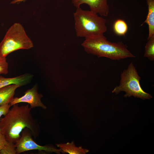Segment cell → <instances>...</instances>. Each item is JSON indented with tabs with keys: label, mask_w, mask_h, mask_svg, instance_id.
I'll return each instance as SVG.
<instances>
[{
	"label": "cell",
	"mask_w": 154,
	"mask_h": 154,
	"mask_svg": "<svg viewBox=\"0 0 154 154\" xmlns=\"http://www.w3.org/2000/svg\"><path fill=\"white\" fill-rule=\"evenodd\" d=\"M12 106L7 114L0 119V129L7 141L15 143L26 128L31 132L35 139L38 135L40 128L38 121L32 116L28 105Z\"/></svg>",
	"instance_id": "1"
},
{
	"label": "cell",
	"mask_w": 154,
	"mask_h": 154,
	"mask_svg": "<svg viewBox=\"0 0 154 154\" xmlns=\"http://www.w3.org/2000/svg\"><path fill=\"white\" fill-rule=\"evenodd\" d=\"M81 45L88 53L99 57L119 60L135 57L123 42H111L104 34L85 38Z\"/></svg>",
	"instance_id": "2"
},
{
	"label": "cell",
	"mask_w": 154,
	"mask_h": 154,
	"mask_svg": "<svg viewBox=\"0 0 154 154\" xmlns=\"http://www.w3.org/2000/svg\"><path fill=\"white\" fill-rule=\"evenodd\" d=\"M74 27L78 37L85 38L104 34L107 30L104 18L90 11L76 8L74 13Z\"/></svg>",
	"instance_id": "3"
},
{
	"label": "cell",
	"mask_w": 154,
	"mask_h": 154,
	"mask_svg": "<svg viewBox=\"0 0 154 154\" xmlns=\"http://www.w3.org/2000/svg\"><path fill=\"white\" fill-rule=\"evenodd\" d=\"M33 43L22 25L16 23L9 29L0 43V56L6 58L10 53L19 49H29Z\"/></svg>",
	"instance_id": "4"
},
{
	"label": "cell",
	"mask_w": 154,
	"mask_h": 154,
	"mask_svg": "<svg viewBox=\"0 0 154 154\" xmlns=\"http://www.w3.org/2000/svg\"><path fill=\"white\" fill-rule=\"evenodd\" d=\"M141 79L135 67L131 62L127 68L121 72L119 84L114 88L112 92L117 94L121 92H125V97L133 96L143 100L152 98L150 94L142 89L140 83Z\"/></svg>",
	"instance_id": "5"
},
{
	"label": "cell",
	"mask_w": 154,
	"mask_h": 154,
	"mask_svg": "<svg viewBox=\"0 0 154 154\" xmlns=\"http://www.w3.org/2000/svg\"><path fill=\"white\" fill-rule=\"evenodd\" d=\"M32 134L28 128L24 129L21 133L19 139L15 143L17 154L32 150L44 151L49 153L60 154L61 150L48 146L40 145L36 143L32 137Z\"/></svg>",
	"instance_id": "6"
},
{
	"label": "cell",
	"mask_w": 154,
	"mask_h": 154,
	"mask_svg": "<svg viewBox=\"0 0 154 154\" xmlns=\"http://www.w3.org/2000/svg\"><path fill=\"white\" fill-rule=\"evenodd\" d=\"M42 97V94L38 93L37 86L35 85L25 92L24 95L22 96L14 98L9 104L12 106L15 104L21 102L27 103L30 105V108L31 109L40 107L45 109L46 107L41 101Z\"/></svg>",
	"instance_id": "7"
},
{
	"label": "cell",
	"mask_w": 154,
	"mask_h": 154,
	"mask_svg": "<svg viewBox=\"0 0 154 154\" xmlns=\"http://www.w3.org/2000/svg\"><path fill=\"white\" fill-rule=\"evenodd\" d=\"M108 0H72V2L76 8L81 4L88 5L90 11L99 15L101 16H107L109 12Z\"/></svg>",
	"instance_id": "8"
},
{
	"label": "cell",
	"mask_w": 154,
	"mask_h": 154,
	"mask_svg": "<svg viewBox=\"0 0 154 154\" xmlns=\"http://www.w3.org/2000/svg\"><path fill=\"white\" fill-rule=\"evenodd\" d=\"M33 75L29 73H26L20 76L11 78H6L0 76V88L12 84L19 85L21 86L29 83Z\"/></svg>",
	"instance_id": "9"
},
{
	"label": "cell",
	"mask_w": 154,
	"mask_h": 154,
	"mask_svg": "<svg viewBox=\"0 0 154 154\" xmlns=\"http://www.w3.org/2000/svg\"><path fill=\"white\" fill-rule=\"evenodd\" d=\"M21 87L19 85L12 84L0 88V106L9 104L14 98L16 89Z\"/></svg>",
	"instance_id": "10"
},
{
	"label": "cell",
	"mask_w": 154,
	"mask_h": 154,
	"mask_svg": "<svg viewBox=\"0 0 154 154\" xmlns=\"http://www.w3.org/2000/svg\"><path fill=\"white\" fill-rule=\"evenodd\" d=\"M56 145L61 150L62 153H67L70 154H85L89 150L83 148L81 146L76 147L74 141L66 143L56 144Z\"/></svg>",
	"instance_id": "11"
},
{
	"label": "cell",
	"mask_w": 154,
	"mask_h": 154,
	"mask_svg": "<svg viewBox=\"0 0 154 154\" xmlns=\"http://www.w3.org/2000/svg\"><path fill=\"white\" fill-rule=\"evenodd\" d=\"M148 6V14L144 23H147L148 26L149 34L147 39L154 35V0H146Z\"/></svg>",
	"instance_id": "12"
},
{
	"label": "cell",
	"mask_w": 154,
	"mask_h": 154,
	"mask_svg": "<svg viewBox=\"0 0 154 154\" xmlns=\"http://www.w3.org/2000/svg\"><path fill=\"white\" fill-rule=\"evenodd\" d=\"M115 33L117 35L124 36L128 30L126 23L121 19H118L114 22L113 26Z\"/></svg>",
	"instance_id": "13"
},
{
	"label": "cell",
	"mask_w": 154,
	"mask_h": 154,
	"mask_svg": "<svg viewBox=\"0 0 154 154\" xmlns=\"http://www.w3.org/2000/svg\"><path fill=\"white\" fill-rule=\"evenodd\" d=\"M148 41L145 46L144 57L150 60L154 61V35L147 39Z\"/></svg>",
	"instance_id": "14"
},
{
	"label": "cell",
	"mask_w": 154,
	"mask_h": 154,
	"mask_svg": "<svg viewBox=\"0 0 154 154\" xmlns=\"http://www.w3.org/2000/svg\"><path fill=\"white\" fill-rule=\"evenodd\" d=\"M15 143L7 141V144L0 151V154H16Z\"/></svg>",
	"instance_id": "15"
},
{
	"label": "cell",
	"mask_w": 154,
	"mask_h": 154,
	"mask_svg": "<svg viewBox=\"0 0 154 154\" xmlns=\"http://www.w3.org/2000/svg\"><path fill=\"white\" fill-rule=\"evenodd\" d=\"M8 64L6 58L0 56V74H6L8 72Z\"/></svg>",
	"instance_id": "16"
},
{
	"label": "cell",
	"mask_w": 154,
	"mask_h": 154,
	"mask_svg": "<svg viewBox=\"0 0 154 154\" xmlns=\"http://www.w3.org/2000/svg\"><path fill=\"white\" fill-rule=\"evenodd\" d=\"M11 106L10 104L0 106V118L2 116H5L7 114Z\"/></svg>",
	"instance_id": "17"
},
{
	"label": "cell",
	"mask_w": 154,
	"mask_h": 154,
	"mask_svg": "<svg viewBox=\"0 0 154 154\" xmlns=\"http://www.w3.org/2000/svg\"><path fill=\"white\" fill-rule=\"evenodd\" d=\"M7 143V141L5 136L0 129V151L4 148Z\"/></svg>",
	"instance_id": "18"
},
{
	"label": "cell",
	"mask_w": 154,
	"mask_h": 154,
	"mask_svg": "<svg viewBox=\"0 0 154 154\" xmlns=\"http://www.w3.org/2000/svg\"><path fill=\"white\" fill-rule=\"evenodd\" d=\"M26 0H14L12 1L11 2V3L13 4L17 3H19L20 2H21L23 1H25Z\"/></svg>",
	"instance_id": "19"
}]
</instances>
